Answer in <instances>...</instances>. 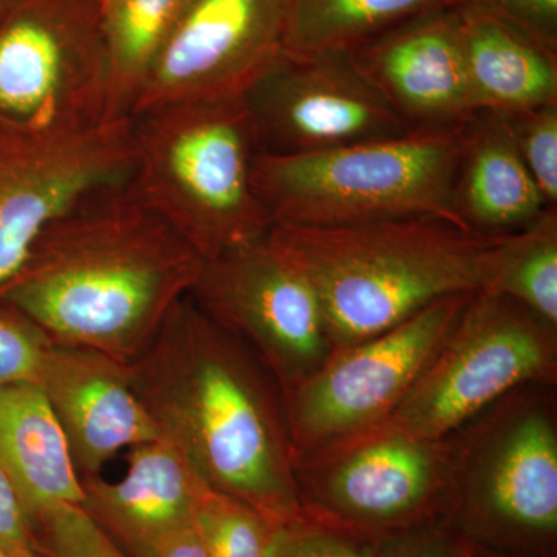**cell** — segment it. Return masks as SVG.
<instances>
[{
    "label": "cell",
    "mask_w": 557,
    "mask_h": 557,
    "mask_svg": "<svg viewBox=\"0 0 557 557\" xmlns=\"http://www.w3.org/2000/svg\"><path fill=\"white\" fill-rule=\"evenodd\" d=\"M259 153L309 156L409 134L350 53H292L245 94Z\"/></svg>",
    "instance_id": "obj_13"
},
{
    "label": "cell",
    "mask_w": 557,
    "mask_h": 557,
    "mask_svg": "<svg viewBox=\"0 0 557 557\" xmlns=\"http://www.w3.org/2000/svg\"><path fill=\"white\" fill-rule=\"evenodd\" d=\"M189 298L258 357L282 398L332 355L317 293L269 234L205 260Z\"/></svg>",
    "instance_id": "obj_11"
},
{
    "label": "cell",
    "mask_w": 557,
    "mask_h": 557,
    "mask_svg": "<svg viewBox=\"0 0 557 557\" xmlns=\"http://www.w3.org/2000/svg\"><path fill=\"white\" fill-rule=\"evenodd\" d=\"M269 239L309 278L336 351L395 327L435 300L485 289L502 236H479L445 220L408 219L271 226Z\"/></svg>",
    "instance_id": "obj_3"
},
{
    "label": "cell",
    "mask_w": 557,
    "mask_h": 557,
    "mask_svg": "<svg viewBox=\"0 0 557 557\" xmlns=\"http://www.w3.org/2000/svg\"><path fill=\"white\" fill-rule=\"evenodd\" d=\"M194 528L208 557H265L277 527L239 498L209 486Z\"/></svg>",
    "instance_id": "obj_24"
},
{
    "label": "cell",
    "mask_w": 557,
    "mask_h": 557,
    "mask_svg": "<svg viewBox=\"0 0 557 557\" xmlns=\"http://www.w3.org/2000/svg\"><path fill=\"white\" fill-rule=\"evenodd\" d=\"M458 3L460 0H289L285 51L354 53L403 22Z\"/></svg>",
    "instance_id": "obj_22"
},
{
    "label": "cell",
    "mask_w": 557,
    "mask_h": 557,
    "mask_svg": "<svg viewBox=\"0 0 557 557\" xmlns=\"http://www.w3.org/2000/svg\"><path fill=\"white\" fill-rule=\"evenodd\" d=\"M153 557H208V555L197 536L196 528L193 527L168 539Z\"/></svg>",
    "instance_id": "obj_32"
},
{
    "label": "cell",
    "mask_w": 557,
    "mask_h": 557,
    "mask_svg": "<svg viewBox=\"0 0 557 557\" xmlns=\"http://www.w3.org/2000/svg\"><path fill=\"white\" fill-rule=\"evenodd\" d=\"M189 0H101L109 65L108 119H131L150 70Z\"/></svg>",
    "instance_id": "obj_21"
},
{
    "label": "cell",
    "mask_w": 557,
    "mask_h": 557,
    "mask_svg": "<svg viewBox=\"0 0 557 557\" xmlns=\"http://www.w3.org/2000/svg\"><path fill=\"white\" fill-rule=\"evenodd\" d=\"M0 545L9 553L40 548L13 483L0 468Z\"/></svg>",
    "instance_id": "obj_31"
},
{
    "label": "cell",
    "mask_w": 557,
    "mask_h": 557,
    "mask_svg": "<svg viewBox=\"0 0 557 557\" xmlns=\"http://www.w3.org/2000/svg\"><path fill=\"white\" fill-rule=\"evenodd\" d=\"M265 557H375V542L300 512L274 530Z\"/></svg>",
    "instance_id": "obj_27"
},
{
    "label": "cell",
    "mask_w": 557,
    "mask_h": 557,
    "mask_svg": "<svg viewBox=\"0 0 557 557\" xmlns=\"http://www.w3.org/2000/svg\"><path fill=\"white\" fill-rule=\"evenodd\" d=\"M0 468L13 483L35 530L54 505L84 504L67 438L38 383L0 391Z\"/></svg>",
    "instance_id": "obj_20"
},
{
    "label": "cell",
    "mask_w": 557,
    "mask_h": 557,
    "mask_svg": "<svg viewBox=\"0 0 557 557\" xmlns=\"http://www.w3.org/2000/svg\"><path fill=\"white\" fill-rule=\"evenodd\" d=\"M203 263L127 182L51 223L0 288V304L30 318L54 343L129 364L189 296Z\"/></svg>",
    "instance_id": "obj_2"
},
{
    "label": "cell",
    "mask_w": 557,
    "mask_h": 557,
    "mask_svg": "<svg viewBox=\"0 0 557 557\" xmlns=\"http://www.w3.org/2000/svg\"><path fill=\"white\" fill-rule=\"evenodd\" d=\"M472 557H555V556H534L519 555V553L498 552V549L482 547L474 544V555Z\"/></svg>",
    "instance_id": "obj_33"
},
{
    "label": "cell",
    "mask_w": 557,
    "mask_h": 557,
    "mask_svg": "<svg viewBox=\"0 0 557 557\" xmlns=\"http://www.w3.org/2000/svg\"><path fill=\"white\" fill-rule=\"evenodd\" d=\"M474 293L429 304L395 327L333 351L284 397L293 468L386 420L448 338Z\"/></svg>",
    "instance_id": "obj_9"
},
{
    "label": "cell",
    "mask_w": 557,
    "mask_h": 557,
    "mask_svg": "<svg viewBox=\"0 0 557 557\" xmlns=\"http://www.w3.org/2000/svg\"><path fill=\"white\" fill-rule=\"evenodd\" d=\"M556 388L523 384L449 435V522L472 544L552 556L557 537Z\"/></svg>",
    "instance_id": "obj_6"
},
{
    "label": "cell",
    "mask_w": 557,
    "mask_h": 557,
    "mask_svg": "<svg viewBox=\"0 0 557 557\" xmlns=\"http://www.w3.org/2000/svg\"><path fill=\"white\" fill-rule=\"evenodd\" d=\"M134 164L132 119L70 134H39L0 121V288L51 223L129 182Z\"/></svg>",
    "instance_id": "obj_12"
},
{
    "label": "cell",
    "mask_w": 557,
    "mask_h": 557,
    "mask_svg": "<svg viewBox=\"0 0 557 557\" xmlns=\"http://www.w3.org/2000/svg\"><path fill=\"white\" fill-rule=\"evenodd\" d=\"M465 126L409 132L309 156L258 152L252 185L273 226L438 219L463 230L453 196Z\"/></svg>",
    "instance_id": "obj_5"
},
{
    "label": "cell",
    "mask_w": 557,
    "mask_h": 557,
    "mask_svg": "<svg viewBox=\"0 0 557 557\" xmlns=\"http://www.w3.org/2000/svg\"><path fill=\"white\" fill-rule=\"evenodd\" d=\"M295 478L304 515L376 542L449 520L453 443L359 435L298 465Z\"/></svg>",
    "instance_id": "obj_10"
},
{
    "label": "cell",
    "mask_w": 557,
    "mask_h": 557,
    "mask_svg": "<svg viewBox=\"0 0 557 557\" xmlns=\"http://www.w3.org/2000/svg\"><path fill=\"white\" fill-rule=\"evenodd\" d=\"M457 14L478 112L512 115L556 104V49L486 11L458 5Z\"/></svg>",
    "instance_id": "obj_19"
},
{
    "label": "cell",
    "mask_w": 557,
    "mask_h": 557,
    "mask_svg": "<svg viewBox=\"0 0 557 557\" xmlns=\"http://www.w3.org/2000/svg\"><path fill=\"white\" fill-rule=\"evenodd\" d=\"M288 11L289 0H189L131 116L245 97L284 53Z\"/></svg>",
    "instance_id": "obj_14"
},
{
    "label": "cell",
    "mask_w": 557,
    "mask_h": 557,
    "mask_svg": "<svg viewBox=\"0 0 557 557\" xmlns=\"http://www.w3.org/2000/svg\"><path fill=\"white\" fill-rule=\"evenodd\" d=\"M10 557H47L42 549H25V552L9 553Z\"/></svg>",
    "instance_id": "obj_34"
},
{
    "label": "cell",
    "mask_w": 557,
    "mask_h": 557,
    "mask_svg": "<svg viewBox=\"0 0 557 557\" xmlns=\"http://www.w3.org/2000/svg\"><path fill=\"white\" fill-rule=\"evenodd\" d=\"M458 5L494 14L557 50V0H460Z\"/></svg>",
    "instance_id": "obj_30"
},
{
    "label": "cell",
    "mask_w": 557,
    "mask_h": 557,
    "mask_svg": "<svg viewBox=\"0 0 557 557\" xmlns=\"http://www.w3.org/2000/svg\"><path fill=\"white\" fill-rule=\"evenodd\" d=\"M549 209H557V102L500 115Z\"/></svg>",
    "instance_id": "obj_25"
},
{
    "label": "cell",
    "mask_w": 557,
    "mask_h": 557,
    "mask_svg": "<svg viewBox=\"0 0 557 557\" xmlns=\"http://www.w3.org/2000/svg\"><path fill=\"white\" fill-rule=\"evenodd\" d=\"M101 0H14L0 21V121L70 134L109 121Z\"/></svg>",
    "instance_id": "obj_8"
},
{
    "label": "cell",
    "mask_w": 557,
    "mask_h": 557,
    "mask_svg": "<svg viewBox=\"0 0 557 557\" xmlns=\"http://www.w3.org/2000/svg\"><path fill=\"white\" fill-rule=\"evenodd\" d=\"M127 370L161 437L212 490L276 527L299 518L284 398L242 341L186 296Z\"/></svg>",
    "instance_id": "obj_1"
},
{
    "label": "cell",
    "mask_w": 557,
    "mask_h": 557,
    "mask_svg": "<svg viewBox=\"0 0 557 557\" xmlns=\"http://www.w3.org/2000/svg\"><path fill=\"white\" fill-rule=\"evenodd\" d=\"M350 54L409 132L460 129L478 113L457 7L403 22Z\"/></svg>",
    "instance_id": "obj_15"
},
{
    "label": "cell",
    "mask_w": 557,
    "mask_h": 557,
    "mask_svg": "<svg viewBox=\"0 0 557 557\" xmlns=\"http://www.w3.org/2000/svg\"><path fill=\"white\" fill-rule=\"evenodd\" d=\"M14 0H0V21L5 16L7 11L10 10V7L13 5Z\"/></svg>",
    "instance_id": "obj_35"
},
{
    "label": "cell",
    "mask_w": 557,
    "mask_h": 557,
    "mask_svg": "<svg viewBox=\"0 0 557 557\" xmlns=\"http://www.w3.org/2000/svg\"><path fill=\"white\" fill-rule=\"evenodd\" d=\"M35 534L47 557H127L79 505L40 512Z\"/></svg>",
    "instance_id": "obj_26"
},
{
    "label": "cell",
    "mask_w": 557,
    "mask_h": 557,
    "mask_svg": "<svg viewBox=\"0 0 557 557\" xmlns=\"http://www.w3.org/2000/svg\"><path fill=\"white\" fill-rule=\"evenodd\" d=\"M528 383L557 386V329L482 289L398 408L361 435L446 438Z\"/></svg>",
    "instance_id": "obj_7"
},
{
    "label": "cell",
    "mask_w": 557,
    "mask_h": 557,
    "mask_svg": "<svg viewBox=\"0 0 557 557\" xmlns=\"http://www.w3.org/2000/svg\"><path fill=\"white\" fill-rule=\"evenodd\" d=\"M454 209L468 233H518L552 211L520 160L504 119L478 112L465 126L454 180Z\"/></svg>",
    "instance_id": "obj_18"
},
{
    "label": "cell",
    "mask_w": 557,
    "mask_h": 557,
    "mask_svg": "<svg viewBox=\"0 0 557 557\" xmlns=\"http://www.w3.org/2000/svg\"><path fill=\"white\" fill-rule=\"evenodd\" d=\"M0 557H10L9 552L0 545Z\"/></svg>",
    "instance_id": "obj_36"
},
{
    "label": "cell",
    "mask_w": 557,
    "mask_h": 557,
    "mask_svg": "<svg viewBox=\"0 0 557 557\" xmlns=\"http://www.w3.org/2000/svg\"><path fill=\"white\" fill-rule=\"evenodd\" d=\"M483 292L512 299L557 329V209L502 236Z\"/></svg>",
    "instance_id": "obj_23"
},
{
    "label": "cell",
    "mask_w": 557,
    "mask_h": 557,
    "mask_svg": "<svg viewBox=\"0 0 557 557\" xmlns=\"http://www.w3.org/2000/svg\"><path fill=\"white\" fill-rule=\"evenodd\" d=\"M474 544L446 520L399 531L375 542V557H472Z\"/></svg>",
    "instance_id": "obj_29"
},
{
    "label": "cell",
    "mask_w": 557,
    "mask_h": 557,
    "mask_svg": "<svg viewBox=\"0 0 557 557\" xmlns=\"http://www.w3.org/2000/svg\"><path fill=\"white\" fill-rule=\"evenodd\" d=\"M53 343L30 318L0 304V391L14 384L38 383Z\"/></svg>",
    "instance_id": "obj_28"
},
{
    "label": "cell",
    "mask_w": 557,
    "mask_h": 557,
    "mask_svg": "<svg viewBox=\"0 0 557 557\" xmlns=\"http://www.w3.org/2000/svg\"><path fill=\"white\" fill-rule=\"evenodd\" d=\"M83 509L124 553L153 557L161 545L194 527L209 485L166 440L131 448L116 482L81 478Z\"/></svg>",
    "instance_id": "obj_17"
},
{
    "label": "cell",
    "mask_w": 557,
    "mask_h": 557,
    "mask_svg": "<svg viewBox=\"0 0 557 557\" xmlns=\"http://www.w3.org/2000/svg\"><path fill=\"white\" fill-rule=\"evenodd\" d=\"M131 119L132 190L201 259L269 234L252 185L258 146L245 97L177 102Z\"/></svg>",
    "instance_id": "obj_4"
},
{
    "label": "cell",
    "mask_w": 557,
    "mask_h": 557,
    "mask_svg": "<svg viewBox=\"0 0 557 557\" xmlns=\"http://www.w3.org/2000/svg\"><path fill=\"white\" fill-rule=\"evenodd\" d=\"M38 384L60 421L79 478L100 475L120 450L163 440L132 387L127 364L119 359L53 343Z\"/></svg>",
    "instance_id": "obj_16"
}]
</instances>
